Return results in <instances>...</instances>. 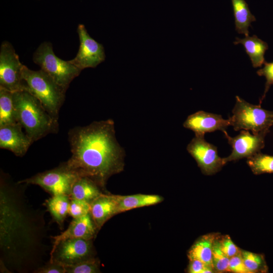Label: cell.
<instances>
[{
	"instance_id": "8fae6325",
	"label": "cell",
	"mask_w": 273,
	"mask_h": 273,
	"mask_svg": "<svg viewBox=\"0 0 273 273\" xmlns=\"http://www.w3.org/2000/svg\"><path fill=\"white\" fill-rule=\"evenodd\" d=\"M80 44L75 57L69 60L81 71L87 68H95L105 61L103 46L90 36L83 24L77 28Z\"/></svg>"
},
{
	"instance_id": "d4e9b609",
	"label": "cell",
	"mask_w": 273,
	"mask_h": 273,
	"mask_svg": "<svg viewBox=\"0 0 273 273\" xmlns=\"http://www.w3.org/2000/svg\"><path fill=\"white\" fill-rule=\"evenodd\" d=\"M241 255L250 273L268 272V266L263 254L241 250Z\"/></svg>"
},
{
	"instance_id": "8992f818",
	"label": "cell",
	"mask_w": 273,
	"mask_h": 273,
	"mask_svg": "<svg viewBox=\"0 0 273 273\" xmlns=\"http://www.w3.org/2000/svg\"><path fill=\"white\" fill-rule=\"evenodd\" d=\"M33 60L40 69L67 90L71 81L81 71L70 61L58 58L54 53L51 42L41 43L34 53Z\"/></svg>"
},
{
	"instance_id": "6da1fadb",
	"label": "cell",
	"mask_w": 273,
	"mask_h": 273,
	"mask_svg": "<svg viewBox=\"0 0 273 273\" xmlns=\"http://www.w3.org/2000/svg\"><path fill=\"white\" fill-rule=\"evenodd\" d=\"M68 141L71 156L65 163L79 176L103 188L111 176L122 170L124 151L117 141L112 119L70 129Z\"/></svg>"
},
{
	"instance_id": "30bf717a",
	"label": "cell",
	"mask_w": 273,
	"mask_h": 273,
	"mask_svg": "<svg viewBox=\"0 0 273 273\" xmlns=\"http://www.w3.org/2000/svg\"><path fill=\"white\" fill-rule=\"evenodd\" d=\"M187 150L205 175L215 174L225 164L223 158L218 155L217 147L207 142L204 135H195L188 145Z\"/></svg>"
},
{
	"instance_id": "4316f807",
	"label": "cell",
	"mask_w": 273,
	"mask_h": 273,
	"mask_svg": "<svg viewBox=\"0 0 273 273\" xmlns=\"http://www.w3.org/2000/svg\"><path fill=\"white\" fill-rule=\"evenodd\" d=\"M64 266L66 273H97L100 272L99 262L94 257L75 264Z\"/></svg>"
},
{
	"instance_id": "cb8c5ba5",
	"label": "cell",
	"mask_w": 273,
	"mask_h": 273,
	"mask_svg": "<svg viewBox=\"0 0 273 273\" xmlns=\"http://www.w3.org/2000/svg\"><path fill=\"white\" fill-rule=\"evenodd\" d=\"M247 163L254 174L273 173V156L260 152L248 158Z\"/></svg>"
},
{
	"instance_id": "484cf974",
	"label": "cell",
	"mask_w": 273,
	"mask_h": 273,
	"mask_svg": "<svg viewBox=\"0 0 273 273\" xmlns=\"http://www.w3.org/2000/svg\"><path fill=\"white\" fill-rule=\"evenodd\" d=\"M218 235L214 242L212 252V264L215 272L228 271L230 258L222 251Z\"/></svg>"
},
{
	"instance_id": "d6986e66",
	"label": "cell",
	"mask_w": 273,
	"mask_h": 273,
	"mask_svg": "<svg viewBox=\"0 0 273 273\" xmlns=\"http://www.w3.org/2000/svg\"><path fill=\"white\" fill-rule=\"evenodd\" d=\"M218 235V233H210L199 238L189 250L188 256L189 260H199L213 268L212 248L214 241Z\"/></svg>"
},
{
	"instance_id": "7a4b0ae2",
	"label": "cell",
	"mask_w": 273,
	"mask_h": 273,
	"mask_svg": "<svg viewBox=\"0 0 273 273\" xmlns=\"http://www.w3.org/2000/svg\"><path fill=\"white\" fill-rule=\"evenodd\" d=\"M11 190H8L6 181L1 177L0 191V243L1 248L6 256L19 259L26 256L33 248L35 240L33 232L29 231L26 211L17 203Z\"/></svg>"
},
{
	"instance_id": "603a6c76",
	"label": "cell",
	"mask_w": 273,
	"mask_h": 273,
	"mask_svg": "<svg viewBox=\"0 0 273 273\" xmlns=\"http://www.w3.org/2000/svg\"><path fill=\"white\" fill-rule=\"evenodd\" d=\"M13 94L0 87V126L17 123Z\"/></svg>"
},
{
	"instance_id": "ac0fdd59",
	"label": "cell",
	"mask_w": 273,
	"mask_h": 273,
	"mask_svg": "<svg viewBox=\"0 0 273 273\" xmlns=\"http://www.w3.org/2000/svg\"><path fill=\"white\" fill-rule=\"evenodd\" d=\"M101 187L94 180L86 176H79L74 183L69 197L91 203L103 194Z\"/></svg>"
},
{
	"instance_id": "1f68e13d",
	"label": "cell",
	"mask_w": 273,
	"mask_h": 273,
	"mask_svg": "<svg viewBox=\"0 0 273 273\" xmlns=\"http://www.w3.org/2000/svg\"><path fill=\"white\" fill-rule=\"evenodd\" d=\"M33 272L35 273H66L65 266L55 260H49L44 265L35 269Z\"/></svg>"
},
{
	"instance_id": "5bb4252c",
	"label": "cell",
	"mask_w": 273,
	"mask_h": 273,
	"mask_svg": "<svg viewBox=\"0 0 273 273\" xmlns=\"http://www.w3.org/2000/svg\"><path fill=\"white\" fill-rule=\"evenodd\" d=\"M22 128L18 122L0 126V148L17 156H23L33 142Z\"/></svg>"
},
{
	"instance_id": "9a60e30c",
	"label": "cell",
	"mask_w": 273,
	"mask_h": 273,
	"mask_svg": "<svg viewBox=\"0 0 273 273\" xmlns=\"http://www.w3.org/2000/svg\"><path fill=\"white\" fill-rule=\"evenodd\" d=\"M97 229L90 213L77 218H73L68 228L61 234L52 236L54 240L52 249L61 241L79 238L92 240L96 235ZM51 249V250H52Z\"/></svg>"
},
{
	"instance_id": "277c9868",
	"label": "cell",
	"mask_w": 273,
	"mask_h": 273,
	"mask_svg": "<svg viewBox=\"0 0 273 273\" xmlns=\"http://www.w3.org/2000/svg\"><path fill=\"white\" fill-rule=\"evenodd\" d=\"M22 76L27 90L40 101L54 119L58 120L59 111L64 103L66 90L41 69L34 71L24 65Z\"/></svg>"
},
{
	"instance_id": "83f0119b",
	"label": "cell",
	"mask_w": 273,
	"mask_h": 273,
	"mask_svg": "<svg viewBox=\"0 0 273 273\" xmlns=\"http://www.w3.org/2000/svg\"><path fill=\"white\" fill-rule=\"evenodd\" d=\"M90 204L84 201L70 199L68 215L77 218L90 213Z\"/></svg>"
},
{
	"instance_id": "4dcf8cb0",
	"label": "cell",
	"mask_w": 273,
	"mask_h": 273,
	"mask_svg": "<svg viewBox=\"0 0 273 273\" xmlns=\"http://www.w3.org/2000/svg\"><path fill=\"white\" fill-rule=\"evenodd\" d=\"M228 271L234 273H250L244 263L241 252L230 258Z\"/></svg>"
},
{
	"instance_id": "7402d4cb",
	"label": "cell",
	"mask_w": 273,
	"mask_h": 273,
	"mask_svg": "<svg viewBox=\"0 0 273 273\" xmlns=\"http://www.w3.org/2000/svg\"><path fill=\"white\" fill-rule=\"evenodd\" d=\"M70 202L69 196L59 195L51 196L44 203L53 220L60 227L63 226L64 221L68 215Z\"/></svg>"
},
{
	"instance_id": "52a82bcc",
	"label": "cell",
	"mask_w": 273,
	"mask_h": 273,
	"mask_svg": "<svg viewBox=\"0 0 273 273\" xmlns=\"http://www.w3.org/2000/svg\"><path fill=\"white\" fill-rule=\"evenodd\" d=\"M79 177L64 162L53 169L38 173L18 183L38 186L51 196H69L72 186Z\"/></svg>"
},
{
	"instance_id": "7c38bea8",
	"label": "cell",
	"mask_w": 273,
	"mask_h": 273,
	"mask_svg": "<svg viewBox=\"0 0 273 273\" xmlns=\"http://www.w3.org/2000/svg\"><path fill=\"white\" fill-rule=\"evenodd\" d=\"M229 144L232 148L231 154L223 158L225 164L244 158H249L260 152L265 145L264 139L267 132L251 134L248 130H242L234 137L230 136L226 130L223 131Z\"/></svg>"
},
{
	"instance_id": "f546056e",
	"label": "cell",
	"mask_w": 273,
	"mask_h": 273,
	"mask_svg": "<svg viewBox=\"0 0 273 273\" xmlns=\"http://www.w3.org/2000/svg\"><path fill=\"white\" fill-rule=\"evenodd\" d=\"M219 241L222 251L229 258L241 252V250L236 245L229 235L219 237Z\"/></svg>"
},
{
	"instance_id": "f1b7e54d",
	"label": "cell",
	"mask_w": 273,
	"mask_h": 273,
	"mask_svg": "<svg viewBox=\"0 0 273 273\" xmlns=\"http://www.w3.org/2000/svg\"><path fill=\"white\" fill-rule=\"evenodd\" d=\"M263 64V67L257 71V74L259 76H263L266 79L264 92L260 100V104L265 98L270 86L273 84V62L270 63L265 62Z\"/></svg>"
},
{
	"instance_id": "e0dca14e",
	"label": "cell",
	"mask_w": 273,
	"mask_h": 273,
	"mask_svg": "<svg viewBox=\"0 0 273 273\" xmlns=\"http://www.w3.org/2000/svg\"><path fill=\"white\" fill-rule=\"evenodd\" d=\"M235 44H241L249 56L254 68L261 67L265 62L264 54L268 49L267 43L259 38L256 35L245 36L243 38L236 37Z\"/></svg>"
},
{
	"instance_id": "4fadbf2b",
	"label": "cell",
	"mask_w": 273,
	"mask_h": 273,
	"mask_svg": "<svg viewBox=\"0 0 273 273\" xmlns=\"http://www.w3.org/2000/svg\"><path fill=\"white\" fill-rule=\"evenodd\" d=\"M231 125L230 119H225L220 115L199 111L188 116L183 123L187 129L194 131L195 135H204L216 130L223 132Z\"/></svg>"
},
{
	"instance_id": "ffe728a7",
	"label": "cell",
	"mask_w": 273,
	"mask_h": 273,
	"mask_svg": "<svg viewBox=\"0 0 273 273\" xmlns=\"http://www.w3.org/2000/svg\"><path fill=\"white\" fill-rule=\"evenodd\" d=\"M118 213L132 209L148 206L160 203L163 198L157 195L135 194L116 195Z\"/></svg>"
},
{
	"instance_id": "2e32d148",
	"label": "cell",
	"mask_w": 273,
	"mask_h": 273,
	"mask_svg": "<svg viewBox=\"0 0 273 273\" xmlns=\"http://www.w3.org/2000/svg\"><path fill=\"white\" fill-rule=\"evenodd\" d=\"M117 213L116 195L102 194L90 203V214L98 230Z\"/></svg>"
},
{
	"instance_id": "9c48e42d",
	"label": "cell",
	"mask_w": 273,
	"mask_h": 273,
	"mask_svg": "<svg viewBox=\"0 0 273 273\" xmlns=\"http://www.w3.org/2000/svg\"><path fill=\"white\" fill-rule=\"evenodd\" d=\"M50 256V261H56L64 266L93 258L92 240L70 238L61 241L51 250Z\"/></svg>"
},
{
	"instance_id": "d6a6232c",
	"label": "cell",
	"mask_w": 273,
	"mask_h": 273,
	"mask_svg": "<svg viewBox=\"0 0 273 273\" xmlns=\"http://www.w3.org/2000/svg\"><path fill=\"white\" fill-rule=\"evenodd\" d=\"M188 272L190 273H212L215 272L214 269L197 259L190 260L188 266Z\"/></svg>"
},
{
	"instance_id": "5b68a950",
	"label": "cell",
	"mask_w": 273,
	"mask_h": 273,
	"mask_svg": "<svg viewBox=\"0 0 273 273\" xmlns=\"http://www.w3.org/2000/svg\"><path fill=\"white\" fill-rule=\"evenodd\" d=\"M232 114L229 119L236 131L248 130L253 134L269 132L273 125V111L262 108L260 104H250L238 96Z\"/></svg>"
},
{
	"instance_id": "3957f363",
	"label": "cell",
	"mask_w": 273,
	"mask_h": 273,
	"mask_svg": "<svg viewBox=\"0 0 273 273\" xmlns=\"http://www.w3.org/2000/svg\"><path fill=\"white\" fill-rule=\"evenodd\" d=\"M17 122L33 142L59 130L58 120L44 109L40 101L27 90L13 94Z\"/></svg>"
},
{
	"instance_id": "ba28073f",
	"label": "cell",
	"mask_w": 273,
	"mask_h": 273,
	"mask_svg": "<svg viewBox=\"0 0 273 273\" xmlns=\"http://www.w3.org/2000/svg\"><path fill=\"white\" fill-rule=\"evenodd\" d=\"M23 66L12 45L3 41L0 50V87L13 93L27 90L22 76Z\"/></svg>"
},
{
	"instance_id": "44dd1931",
	"label": "cell",
	"mask_w": 273,
	"mask_h": 273,
	"mask_svg": "<svg viewBox=\"0 0 273 273\" xmlns=\"http://www.w3.org/2000/svg\"><path fill=\"white\" fill-rule=\"evenodd\" d=\"M231 1L236 30L240 34L248 35L249 28L251 23L256 21L255 17L250 12L248 5L245 0Z\"/></svg>"
}]
</instances>
